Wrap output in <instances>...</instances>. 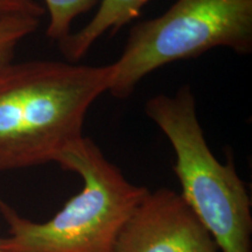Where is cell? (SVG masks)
Instances as JSON below:
<instances>
[{
    "label": "cell",
    "instance_id": "cell-11",
    "mask_svg": "<svg viewBox=\"0 0 252 252\" xmlns=\"http://www.w3.org/2000/svg\"><path fill=\"white\" fill-rule=\"evenodd\" d=\"M0 252H2V251H0Z\"/></svg>",
    "mask_w": 252,
    "mask_h": 252
},
{
    "label": "cell",
    "instance_id": "cell-1",
    "mask_svg": "<svg viewBox=\"0 0 252 252\" xmlns=\"http://www.w3.org/2000/svg\"><path fill=\"white\" fill-rule=\"evenodd\" d=\"M115 65L55 60L0 68V172L55 162L83 137L91 105L108 93Z\"/></svg>",
    "mask_w": 252,
    "mask_h": 252
},
{
    "label": "cell",
    "instance_id": "cell-10",
    "mask_svg": "<svg viewBox=\"0 0 252 252\" xmlns=\"http://www.w3.org/2000/svg\"><path fill=\"white\" fill-rule=\"evenodd\" d=\"M2 65H5V64H0V68H1V67H2Z\"/></svg>",
    "mask_w": 252,
    "mask_h": 252
},
{
    "label": "cell",
    "instance_id": "cell-2",
    "mask_svg": "<svg viewBox=\"0 0 252 252\" xmlns=\"http://www.w3.org/2000/svg\"><path fill=\"white\" fill-rule=\"evenodd\" d=\"M55 162L81 176L82 190L47 222L23 217L0 197V214L8 225L7 236L0 237V251L113 252L123 226L150 189L128 181L84 135Z\"/></svg>",
    "mask_w": 252,
    "mask_h": 252
},
{
    "label": "cell",
    "instance_id": "cell-9",
    "mask_svg": "<svg viewBox=\"0 0 252 252\" xmlns=\"http://www.w3.org/2000/svg\"><path fill=\"white\" fill-rule=\"evenodd\" d=\"M46 9L36 0H0V19L30 17L41 19Z\"/></svg>",
    "mask_w": 252,
    "mask_h": 252
},
{
    "label": "cell",
    "instance_id": "cell-5",
    "mask_svg": "<svg viewBox=\"0 0 252 252\" xmlns=\"http://www.w3.org/2000/svg\"><path fill=\"white\" fill-rule=\"evenodd\" d=\"M113 252H220L212 235L169 188L149 194L134 210Z\"/></svg>",
    "mask_w": 252,
    "mask_h": 252
},
{
    "label": "cell",
    "instance_id": "cell-6",
    "mask_svg": "<svg viewBox=\"0 0 252 252\" xmlns=\"http://www.w3.org/2000/svg\"><path fill=\"white\" fill-rule=\"evenodd\" d=\"M150 0H100L99 7L91 20L80 31L70 33L59 42L68 62L77 63L86 56L94 43L104 34L115 35L125 25L139 17Z\"/></svg>",
    "mask_w": 252,
    "mask_h": 252
},
{
    "label": "cell",
    "instance_id": "cell-8",
    "mask_svg": "<svg viewBox=\"0 0 252 252\" xmlns=\"http://www.w3.org/2000/svg\"><path fill=\"white\" fill-rule=\"evenodd\" d=\"M39 25V19L30 17L0 19V64L12 62L19 43L32 35Z\"/></svg>",
    "mask_w": 252,
    "mask_h": 252
},
{
    "label": "cell",
    "instance_id": "cell-4",
    "mask_svg": "<svg viewBox=\"0 0 252 252\" xmlns=\"http://www.w3.org/2000/svg\"><path fill=\"white\" fill-rule=\"evenodd\" d=\"M219 47L252 52V0H176L165 13L131 27L108 93L128 98L157 69Z\"/></svg>",
    "mask_w": 252,
    "mask_h": 252
},
{
    "label": "cell",
    "instance_id": "cell-7",
    "mask_svg": "<svg viewBox=\"0 0 252 252\" xmlns=\"http://www.w3.org/2000/svg\"><path fill=\"white\" fill-rule=\"evenodd\" d=\"M49 14L46 35L50 40L61 42L71 33L74 20L87 13L100 0H43Z\"/></svg>",
    "mask_w": 252,
    "mask_h": 252
},
{
    "label": "cell",
    "instance_id": "cell-3",
    "mask_svg": "<svg viewBox=\"0 0 252 252\" xmlns=\"http://www.w3.org/2000/svg\"><path fill=\"white\" fill-rule=\"evenodd\" d=\"M144 111L171 143L181 197L220 252H252L250 195L231 154L222 163L208 146L191 88L185 84L173 96L156 94L146 100Z\"/></svg>",
    "mask_w": 252,
    "mask_h": 252
}]
</instances>
